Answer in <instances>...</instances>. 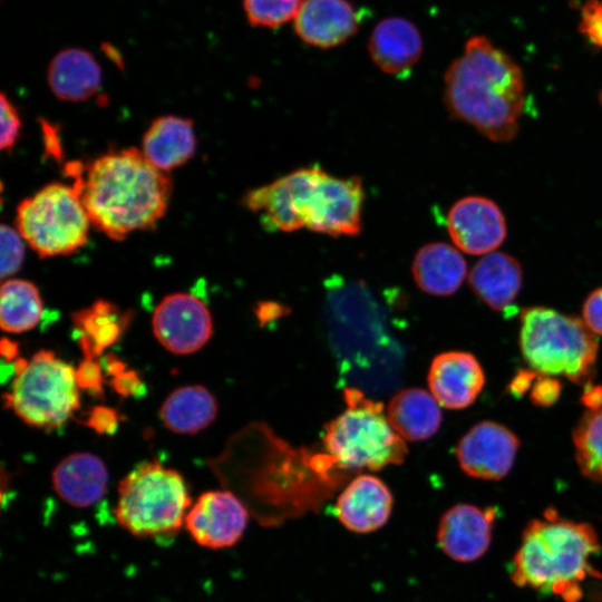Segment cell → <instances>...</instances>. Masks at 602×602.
I'll list each match as a JSON object with an SVG mask.
<instances>
[{
	"instance_id": "obj_30",
	"label": "cell",
	"mask_w": 602,
	"mask_h": 602,
	"mask_svg": "<svg viewBox=\"0 0 602 602\" xmlns=\"http://www.w3.org/2000/svg\"><path fill=\"white\" fill-rule=\"evenodd\" d=\"M23 239L17 229L1 225L0 247H1V278L4 280L13 275L22 265L25 259Z\"/></svg>"
},
{
	"instance_id": "obj_42",
	"label": "cell",
	"mask_w": 602,
	"mask_h": 602,
	"mask_svg": "<svg viewBox=\"0 0 602 602\" xmlns=\"http://www.w3.org/2000/svg\"><path fill=\"white\" fill-rule=\"evenodd\" d=\"M599 101H600V104L602 105V90H601L600 94H599Z\"/></svg>"
},
{
	"instance_id": "obj_11",
	"label": "cell",
	"mask_w": 602,
	"mask_h": 602,
	"mask_svg": "<svg viewBox=\"0 0 602 602\" xmlns=\"http://www.w3.org/2000/svg\"><path fill=\"white\" fill-rule=\"evenodd\" d=\"M249 523L243 502L230 491L202 493L185 518V528L202 547L221 550L235 545Z\"/></svg>"
},
{
	"instance_id": "obj_17",
	"label": "cell",
	"mask_w": 602,
	"mask_h": 602,
	"mask_svg": "<svg viewBox=\"0 0 602 602\" xmlns=\"http://www.w3.org/2000/svg\"><path fill=\"white\" fill-rule=\"evenodd\" d=\"M392 505L388 486L380 478L363 474L353 478L340 493L336 514L347 530L366 534L387 523Z\"/></svg>"
},
{
	"instance_id": "obj_2",
	"label": "cell",
	"mask_w": 602,
	"mask_h": 602,
	"mask_svg": "<svg viewBox=\"0 0 602 602\" xmlns=\"http://www.w3.org/2000/svg\"><path fill=\"white\" fill-rule=\"evenodd\" d=\"M444 101L449 114L497 143L513 139L525 105L520 66L488 38L467 40L445 74Z\"/></svg>"
},
{
	"instance_id": "obj_25",
	"label": "cell",
	"mask_w": 602,
	"mask_h": 602,
	"mask_svg": "<svg viewBox=\"0 0 602 602\" xmlns=\"http://www.w3.org/2000/svg\"><path fill=\"white\" fill-rule=\"evenodd\" d=\"M217 401L205 387L193 385L173 390L162 404L159 417L176 434H195L215 419Z\"/></svg>"
},
{
	"instance_id": "obj_19",
	"label": "cell",
	"mask_w": 602,
	"mask_h": 602,
	"mask_svg": "<svg viewBox=\"0 0 602 602\" xmlns=\"http://www.w3.org/2000/svg\"><path fill=\"white\" fill-rule=\"evenodd\" d=\"M108 472L104 462L87 452L62 458L52 472V487L67 504L86 508L98 503L106 493Z\"/></svg>"
},
{
	"instance_id": "obj_18",
	"label": "cell",
	"mask_w": 602,
	"mask_h": 602,
	"mask_svg": "<svg viewBox=\"0 0 602 602\" xmlns=\"http://www.w3.org/2000/svg\"><path fill=\"white\" fill-rule=\"evenodd\" d=\"M369 55L383 72L402 77L419 61L423 38L418 28L401 17H388L373 28L369 42Z\"/></svg>"
},
{
	"instance_id": "obj_34",
	"label": "cell",
	"mask_w": 602,
	"mask_h": 602,
	"mask_svg": "<svg viewBox=\"0 0 602 602\" xmlns=\"http://www.w3.org/2000/svg\"><path fill=\"white\" fill-rule=\"evenodd\" d=\"M560 392L561 383L543 375L533 382L530 397L536 406H551L557 400Z\"/></svg>"
},
{
	"instance_id": "obj_26",
	"label": "cell",
	"mask_w": 602,
	"mask_h": 602,
	"mask_svg": "<svg viewBox=\"0 0 602 602\" xmlns=\"http://www.w3.org/2000/svg\"><path fill=\"white\" fill-rule=\"evenodd\" d=\"M41 315V295L32 282L22 279L3 280L0 289V324L3 331H28L38 324Z\"/></svg>"
},
{
	"instance_id": "obj_29",
	"label": "cell",
	"mask_w": 602,
	"mask_h": 602,
	"mask_svg": "<svg viewBox=\"0 0 602 602\" xmlns=\"http://www.w3.org/2000/svg\"><path fill=\"white\" fill-rule=\"evenodd\" d=\"M302 0H243L247 21L255 27L276 28L294 20Z\"/></svg>"
},
{
	"instance_id": "obj_27",
	"label": "cell",
	"mask_w": 602,
	"mask_h": 602,
	"mask_svg": "<svg viewBox=\"0 0 602 602\" xmlns=\"http://www.w3.org/2000/svg\"><path fill=\"white\" fill-rule=\"evenodd\" d=\"M72 320L80 332L79 343L86 358L96 359L122 333L118 310L106 300H97L91 307L76 312Z\"/></svg>"
},
{
	"instance_id": "obj_32",
	"label": "cell",
	"mask_w": 602,
	"mask_h": 602,
	"mask_svg": "<svg viewBox=\"0 0 602 602\" xmlns=\"http://www.w3.org/2000/svg\"><path fill=\"white\" fill-rule=\"evenodd\" d=\"M1 134H0V148L2 151H10L18 137L21 129V120L19 113L11 100L1 93Z\"/></svg>"
},
{
	"instance_id": "obj_40",
	"label": "cell",
	"mask_w": 602,
	"mask_h": 602,
	"mask_svg": "<svg viewBox=\"0 0 602 602\" xmlns=\"http://www.w3.org/2000/svg\"><path fill=\"white\" fill-rule=\"evenodd\" d=\"M584 399L590 409L602 407V388H591L584 395Z\"/></svg>"
},
{
	"instance_id": "obj_9",
	"label": "cell",
	"mask_w": 602,
	"mask_h": 602,
	"mask_svg": "<svg viewBox=\"0 0 602 602\" xmlns=\"http://www.w3.org/2000/svg\"><path fill=\"white\" fill-rule=\"evenodd\" d=\"M363 201L358 176L337 177L320 166L301 168L295 211L302 229L334 237L357 235Z\"/></svg>"
},
{
	"instance_id": "obj_22",
	"label": "cell",
	"mask_w": 602,
	"mask_h": 602,
	"mask_svg": "<svg viewBox=\"0 0 602 602\" xmlns=\"http://www.w3.org/2000/svg\"><path fill=\"white\" fill-rule=\"evenodd\" d=\"M411 273L421 291L446 297L455 293L463 284L467 264L456 247L444 242H431L416 252Z\"/></svg>"
},
{
	"instance_id": "obj_15",
	"label": "cell",
	"mask_w": 602,
	"mask_h": 602,
	"mask_svg": "<svg viewBox=\"0 0 602 602\" xmlns=\"http://www.w3.org/2000/svg\"><path fill=\"white\" fill-rule=\"evenodd\" d=\"M362 16L348 0H303L294 18V31L310 46L333 48L358 31Z\"/></svg>"
},
{
	"instance_id": "obj_24",
	"label": "cell",
	"mask_w": 602,
	"mask_h": 602,
	"mask_svg": "<svg viewBox=\"0 0 602 602\" xmlns=\"http://www.w3.org/2000/svg\"><path fill=\"white\" fill-rule=\"evenodd\" d=\"M387 417L394 430L410 441L434 436L443 419L438 401L420 388H406L394 395L387 407Z\"/></svg>"
},
{
	"instance_id": "obj_35",
	"label": "cell",
	"mask_w": 602,
	"mask_h": 602,
	"mask_svg": "<svg viewBox=\"0 0 602 602\" xmlns=\"http://www.w3.org/2000/svg\"><path fill=\"white\" fill-rule=\"evenodd\" d=\"M86 424L98 434H113L118 426V414L110 407L96 406L89 411Z\"/></svg>"
},
{
	"instance_id": "obj_13",
	"label": "cell",
	"mask_w": 602,
	"mask_h": 602,
	"mask_svg": "<svg viewBox=\"0 0 602 602\" xmlns=\"http://www.w3.org/2000/svg\"><path fill=\"white\" fill-rule=\"evenodd\" d=\"M447 231L460 251L473 255L494 252L507 234L499 206L476 195L463 197L452 205L447 214Z\"/></svg>"
},
{
	"instance_id": "obj_10",
	"label": "cell",
	"mask_w": 602,
	"mask_h": 602,
	"mask_svg": "<svg viewBox=\"0 0 602 602\" xmlns=\"http://www.w3.org/2000/svg\"><path fill=\"white\" fill-rule=\"evenodd\" d=\"M157 341L175 355H190L202 349L213 331L212 315L196 295L175 292L164 297L152 317Z\"/></svg>"
},
{
	"instance_id": "obj_20",
	"label": "cell",
	"mask_w": 602,
	"mask_h": 602,
	"mask_svg": "<svg viewBox=\"0 0 602 602\" xmlns=\"http://www.w3.org/2000/svg\"><path fill=\"white\" fill-rule=\"evenodd\" d=\"M195 151L193 122L181 116L165 115L155 118L143 136L144 156L165 173L187 163Z\"/></svg>"
},
{
	"instance_id": "obj_21",
	"label": "cell",
	"mask_w": 602,
	"mask_h": 602,
	"mask_svg": "<svg viewBox=\"0 0 602 602\" xmlns=\"http://www.w3.org/2000/svg\"><path fill=\"white\" fill-rule=\"evenodd\" d=\"M47 81L58 99L79 103L98 91L101 68L91 52L81 48H67L50 60Z\"/></svg>"
},
{
	"instance_id": "obj_41",
	"label": "cell",
	"mask_w": 602,
	"mask_h": 602,
	"mask_svg": "<svg viewBox=\"0 0 602 602\" xmlns=\"http://www.w3.org/2000/svg\"><path fill=\"white\" fill-rule=\"evenodd\" d=\"M0 347H1V355L4 359L10 361L13 358H16L17 352H18V347L14 342L3 338Z\"/></svg>"
},
{
	"instance_id": "obj_1",
	"label": "cell",
	"mask_w": 602,
	"mask_h": 602,
	"mask_svg": "<svg viewBox=\"0 0 602 602\" xmlns=\"http://www.w3.org/2000/svg\"><path fill=\"white\" fill-rule=\"evenodd\" d=\"M90 223L119 241L155 227L165 215L172 179L136 147L106 153L74 178Z\"/></svg>"
},
{
	"instance_id": "obj_36",
	"label": "cell",
	"mask_w": 602,
	"mask_h": 602,
	"mask_svg": "<svg viewBox=\"0 0 602 602\" xmlns=\"http://www.w3.org/2000/svg\"><path fill=\"white\" fill-rule=\"evenodd\" d=\"M583 321L589 329L602 336V288L591 292L583 304Z\"/></svg>"
},
{
	"instance_id": "obj_37",
	"label": "cell",
	"mask_w": 602,
	"mask_h": 602,
	"mask_svg": "<svg viewBox=\"0 0 602 602\" xmlns=\"http://www.w3.org/2000/svg\"><path fill=\"white\" fill-rule=\"evenodd\" d=\"M114 389L122 396H134L143 389V382L134 370H125L113 376Z\"/></svg>"
},
{
	"instance_id": "obj_3",
	"label": "cell",
	"mask_w": 602,
	"mask_h": 602,
	"mask_svg": "<svg viewBox=\"0 0 602 602\" xmlns=\"http://www.w3.org/2000/svg\"><path fill=\"white\" fill-rule=\"evenodd\" d=\"M599 550V537L590 524L562 518L550 508L525 527L511 576L518 586L577 602L581 584L592 572L590 557Z\"/></svg>"
},
{
	"instance_id": "obj_6",
	"label": "cell",
	"mask_w": 602,
	"mask_h": 602,
	"mask_svg": "<svg viewBox=\"0 0 602 602\" xmlns=\"http://www.w3.org/2000/svg\"><path fill=\"white\" fill-rule=\"evenodd\" d=\"M520 347L535 372L582 383L593 372L598 340L583 320L544 307L523 310Z\"/></svg>"
},
{
	"instance_id": "obj_23",
	"label": "cell",
	"mask_w": 602,
	"mask_h": 602,
	"mask_svg": "<svg viewBox=\"0 0 602 602\" xmlns=\"http://www.w3.org/2000/svg\"><path fill=\"white\" fill-rule=\"evenodd\" d=\"M468 281L476 297L485 304L493 310H506L521 291L523 270L514 256L492 252L473 266Z\"/></svg>"
},
{
	"instance_id": "obj_31",
	"label": "cell",
	"mask_w": 602,
	"mask_h": 602,
	"mask_svg": "<svg viewBox=\"0 0 602 602\" xmlns=\"http://www.w3.org/2000/svg\"><path fill=\"white\" fill-rule=\"evenodd\" d=\"M579 30L596 47H602V0H586L581 7Z\"/></svg>"
},
{
	"instance_id": "obj_4",
	"label": "cell",
	"mask_w": 602,
	"mask_h": 602,
	"mask_svg": "<svg viewBox=\"0 0 602 602\" xmlns=\"http://www.w3.org/2000/svg\"><path fill=\"white\" fill-rule=\"evenodd\" d=\"M191 505L183 476L157 460H149L120 480L115 516L119 526L133 536L168 538L184 526Z\"/></svg>"
},
{
	"instance_id": "obj_14",
	"label": "cell",
	"mask_w": 602,
	"mask_h": 602,
	"mask_svg": "<svg viewBox=\"0 0 602 602\" xmlns=\"http://www.w3.org/2000/svg\"><path fill=\"white\" fill-rule=\"evenodd\" d=\"M496 511L470 504L447 509L439 520L437 541L443 552L457 562L482 557L492 542Z\"/></svg>"
},
{
	"instance_id": "obj_7",
	"label": "cell",
	"mask_w": 602,
	"mask_h": 602,
	"mask_svg": "<svg viewBox=\"0 0 602 602\" xmlns=\"http://www.w3.org/2000/svg\"><path fill=\"white\" fill-rule=\"evenodd\" d=\"M16 229L41 258L70 254L88 242L90 220L74 185L50 183L22 200Z\"/></svg>"
},
{
	"instance_id": "obj_39",
	"label": "cell",
	"mask_w": 602,
	"mask_h": 602,
	"mask_svg": "<svg viewBox=\"0 0 602 602\" xmlns=\"http://www.w3.org/2000/svg\"><path fill=\"white\" fill-rule=\"evenodd\" d=\"M535 376L536 372L534 371H520L509 386L511 391L517 396L524 394L531 387L532 382H534Z\"/></svg>"
},
{
	"instance_id": "obj_16",
	"label": "cell",
	"mask_w": 602,
	"mask_h": 602,
	"mask_svg": "<svg viewBox=\"0 0 602 602\" xmlns=\"http://www.w3.org/2000/svg\"><path fill=\"white\" fill-rule=\"evenodd\" d=\"M427 382L439 405L449 409H463L478 397L485 383V375L472 353L447 351L433 359Z\"/></svg>"
},
{
	"instance_id": "obj_33",
	"label": "cell",
	"mask_w": 602,
	"mask_h": 602,
	"mask_svg": "<svg viewBox=\"0 0 602 602\" xmlns=\"http://www.w3.org/2000/svg\"><path fill=\"white\" fill-rule=\"evenodd\" d=\"M76 380L78 387L90 391L94 395L103 391V373L99 363L94 358H86L76 369Z\"/></svg>"
},
{
	"instance_id": "obj_38",
	"label": "cell",
	"mask_w": 602,
	"mask_h": 602,
	"mask_svg": "<svg viewBox=\"0 0 602 602\" xmlns=\"http://www.w3.org/2000/svg\"><path fill=\"white\" fill-rule=\"evenodd\" d=\"M41 132L46 155L56 161H60L62 157V147L58 135V129L49 122L41 120Z\"/></svg>"
},
{
	"instance_id": "obj_12",
	"label": "cell",
	"mask_w": 602,
	"mask_h": 602,
	"mask_svg": "<svg viewBox=\"0 0 602 602\" xmlns=\"http://www.w3.org/2000/svg\"><path fill=\"white\" fill-rule=\"evenodd\" d=\"M518 446V438L505 426L482 421L460 438L456 457L468 476L498 480L511 470Z\"/></svg>"
},
{
	"instance_id": "obj_5",
	"label": "cell",
	"mask_w": 602,
	"mask_h": 602,
	"mask_svg": "<svg viewBox=\"0 0 602 602\" xmlns=\"http://www.w3.org/2000/svg\"><path fill=\"white\" fill-rule=\"evenodd\" d=\"M344 411L323 429L331 462L341 468L370 470L401 464L407 446L383 414L382 404L351 388L344 390Z\"/></svg>"
},
{
	"instance_id": "obj_28",
	"label": "cell",
	"mask_w": 602,
	"mask_h": 602,
	"mask_svg": "<svg viewBox=\"0 0 602 602\" xmlns=\"http://www.w3.org/2000/svg\"><path fill=\"white\" fill-rule=\"evenodd\" d=\"M573 441L582 474L602 484V407L590 409L581 418Z\"/></svg>"
},
{
	"instance_id": "obj_8",
	"label": "cell",
	"mask_w": 602,
	"mask_h": 602,
	"mask_svg": "<svg viewBox=\"0 0 602 602\" xmlns=\"http://www.w3.org/2000/svg\"><path fill=\"white\" fill-rule=\"evenodd\" d=\"M76 369L48 350L36 352L16 373L6 405L26 424L56 428L79 407Z\"/></svg>"
}]
</instances>
